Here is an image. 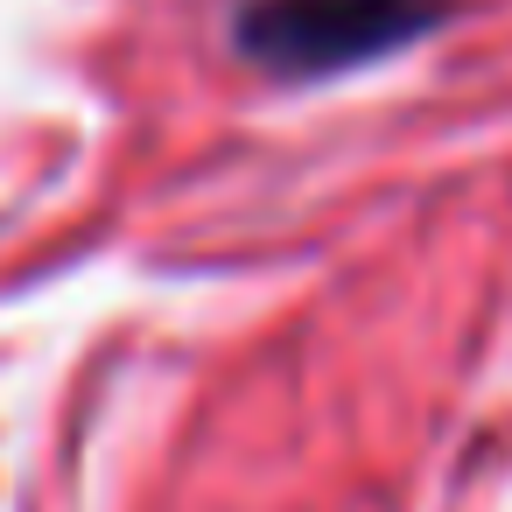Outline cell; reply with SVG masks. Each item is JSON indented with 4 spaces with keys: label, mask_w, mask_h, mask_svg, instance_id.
<instances>
[{
    "label": "cell",
    "mask_w": 512,
    "mask_h": 512,
    "mask_svg": "<svg viewBox=\"0 0 512 512\" xmlns=\"http://www.w3.org/2000/svg\"><path fill=\"white\" fill-rule=\"evenodd\" d=\"M449 0H253L239 8V57L274 78H337L428 36Z\"/></svg>",
    "instance_id": "1"
}]
</instances>
